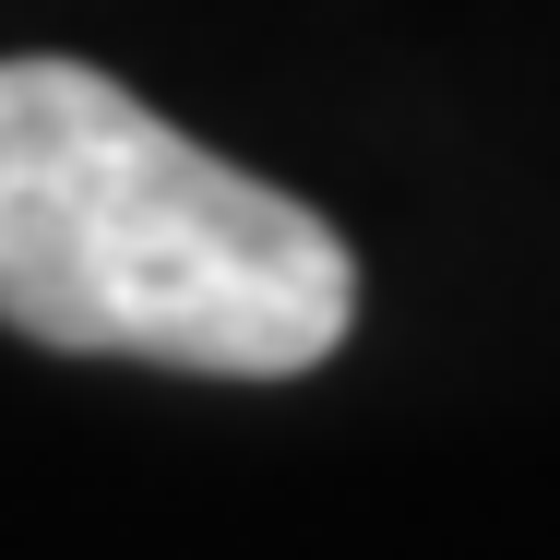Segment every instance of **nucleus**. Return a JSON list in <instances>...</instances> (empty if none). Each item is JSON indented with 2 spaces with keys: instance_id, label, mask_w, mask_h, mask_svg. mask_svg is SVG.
<instances>
[{
  "instance_id": "f257e3e1",
  "label": "nucleus",
  "mask_w": 560,
  "mask_h": 560,
  "mask_svg": "<svg viewBox=\"0 0 560 560\" xmlns=\"http://www.w3.org/2000/svg\"><path fill=\"white\" fill-rule=\"evenodd\" d=\"M0 323L72 358L287 382L358 323L311 203L203 155L84 60H0Z\"/></svg>"
}]
</instances>
